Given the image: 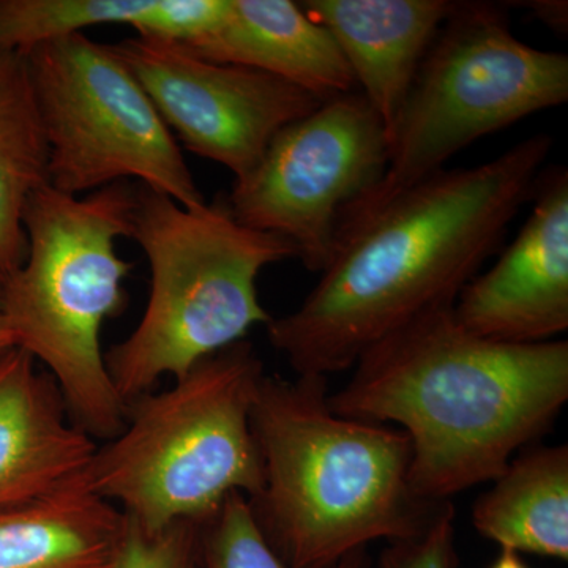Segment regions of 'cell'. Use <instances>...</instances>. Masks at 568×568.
Listing matches in <instances>:
<instances>
[{
	"label": "cell",
	"instance_id": "17",
	"mask_svg": "<svg viewBox=\"0 0 568 568\" xmlns=\"http://www.w3.org/2000/svg\"><path fill=\"white\" fill-rule=\"evenodd\" d=\"M44 136L28 61L0 52V284L24 263V211L37 190L50 185Z\"/></svg>",
	"mask_w": 568,
	"mask_h": 568
},
{
	"label": "cell",
	"instance_id": "5",
	"mask_svg": "<svg viewBox=\"0 0 568 568\" xmlns=\"http://www.w3.org/2000/svg\"><path fill=\"white\" fill-rule=\"evenodd\" d=\"M264 364L252 343L204 358L173 387L125 405V425L97 447L85 477L148 532L204 525L234 493L260 495L263 463L252 429Z\"/></svg>",
	"mask_w": 568,
	"mask_h": 568
},
{
	"label": "cell",
	"instance_id": "22",
	"mask_svg": "<svg viewBox=\"0 0 568 568\" xmlns=\"http://www.w3.org/2000/svg\"><path fill=\"white\" fill-rule=\"evenodd\" d=\"M538 21L548 26L551 31L564 33L568 31V3L566 0H537V2H523Z\"/></svg>",
	"mask_w": 568,
	"mask_h": 568
},
{
	"label": "cell",
	"instance_id": "12",
	"mask_svg": "<svg viewBox=\"0 0 568 568\" xmlns=\"http://www.w3.org/2000/svg\"><path fill=\"white\" fill-rule=\"evenodd\" d=\"M97 447L31 354L11 347L0 355V514L84 474Z\"/></svg>",
	"mask_w": 568,
	"mask_h": 568
},
{
	"label": "cell",
	"instance_id": "4",
	"mask_svg": "<svg viewBox=\"0 0 568 568\" xmlns=\"http://www.w3.org/2000/svg\"><path fill=\"white\" fill-rule=\"evenodd\" d=\"M134 205L129 182L85 196L37 190L24 211V263L0 284L14 347L44 366L71 422L93 440H111L125 425L100 336L129 305L123 282L134 265L119 256L118 241L133 235Z\"/></svg>",
	"mask_w": 568,
	"mask_h": 568
},
{
	"label": "cell",
	"instance_id": "10",
	"mask_svg": "<svg viewBox=\"0 0 568 568\" xmlns=\"http://www.w3.org/2000/svg\"><path fill=\"white\" fill-rule=\"evenodd\" d=\"M111 47L171 133L235 181L260 163L284 126L324 103L264 71L207 61L174 41L138 36Z\"/></svg>",
	"mask_w": 568,
	"mask_h": 568
},
{
	"label": "cell",
	"instance_id": "23",
	"mask_svg": "<svg viewBox=\"0 0 568 568\" xmlns=\"http://www.w3.org/2000/svg\"><path fill=\"white\" fill-rule=\"evenodd\" d=\"M491 568H529L519 558L518 552L510 551V549H500L499 558L493 564Z\"/></svg>",
	"mask_w": 568,
	"mask_h": 568
},
{
	"label": "cell",
	"instance_id": "9",
	"mask_svg": "<svg viewBox=\"0 0 568 568\" xmlns=\"http://www.w3.org/2000/svg\"><path fill=\"white\" fill-rule=\"evenodd\" d=\"M390 142L361 92L334 97L284 126L226 200L239 223L278 235L312 272L334 254L339 220L383 179Z\"/></svg>",
	"mask_w": 568,
	"mask_h": 568
},
{
	"label": "cell",
	"instance_id": "24",
	"mask_svg": "<svg viewBox=\"0 0 568 568\" xmlns=\"http://www.w3.org/2000/svg\"><path fill=\"white\" fill-rule=\"evenodd\" d=\"M14 347L13 336L9 325H7L6 317H3L2 308H0V355Z\"/></svg>",
	"mask_w": 568,
	"mask_h": 568
},
{
	"label": "cell",
	"instance_id": "20",
	"mask_svg": "<svg viewBox=\"0 0 568 568\" xmlns=\"http://www.w3.org/2000/svg\"><path fill=\"white\" fill-rule=\"evenodd\" d=\"M201 532L203 525L193 521L148 532L125 517L115 568H201Z\"/></svg>",
	"mask_w": 568,
	"mask_h": 568
},
{
	"label": "cell",
	"instance_id": "14",
	"mask_svg": "<svg viewBox=\"0 0 568 568\" xmlns=\"http://www.w3.org/2000/svg\"><path fill=\"white\" fill-rule=\"evenodd\" d=\"M183 47L207 61L264 71L323 102L354 92L334 37L291 0H230L223 21Z\"/></svg>",
	"mask_w": 568,
	"mask_h": 568
},
{
	"label": "cell",
	"instance_id": "7",
	"mask_svg": "<svg viewBox=\"0 0 568 568\" xmlns=\"http://www.w3.org/2000/svg\"><path fill=\"white\" fill-rule=\"evenodd\" d=\"M567 100V54L518 40L499 3L455 2L407 95L383 179L347 209L336 239L467 145Z\"/></svg>",
	"mask_w": 568,
	"mask_h": 568
},
{
	"label": "cell",
	"instance_id": "21",
	"mask_svg": "<svg viewBox=\"0 0 568 568\" xmlns=\"http://www.w3.org/2000/svg\"><path fill=\"white\" fill-rule=\"evenodd\" d=\"M454 514L448 503L422 536L392 541L381 556L379 568H457Z\"/></svg>",
	"mask_w": 568,
	"mask_h": 568
},
{
	"label": "cell",
	"instance_id": "6",
	"mask_svg": "<svg viewBox=\"0 0 568 568\" xmlns=\"http://www.w3.org/2000/svg\"><path fill=\"white\" fill-rule=\"evenodd\" d=\"M132 239L151 265V294L136 328L104 353L125 405L267 324L257 278L295 257L290 242L239 223L224 197L183 207L141 183Z\"/></svg>",
	"mask_w": 568,
	"mask_h": 568
},
{
	"label": "cell",
	"instance_id": "11",
	"mask_svg": "<svg viewBox=\"0 0 568 568\" xmlns=\"http://www.w3.org/2000/svg\"><path fill=\"white\" fill-rule=\"evenodd\" d=\"M532 211L496 264L463 287L459 325L507 345L552 342L568 328V171L541 170Z\"/></svg>",
	"mask_w": 568,
	"mask_h": 568
},
{
	"label": "cell",
	"instance_id": "3",
	"mask_svg": "<svg viewBox=\"0 0 568 568\" xmlns=\"http://www.w3.org/2000/svg\"><path fill=\"white\" fill-rule=\"evenodd\" d=\"M252 429L264 484L250 508L287 568H335L372 541L416 538L448 504L410 487L402 429L331 409L327 377L265 375Z\"/></svg>",
	"mask_w": 568,
	"mask_h": 568
},
{
	"label": "cell",
	"instance_id": "2",
	"mask_svg": "<svg viewBox=\"0 0 568 568\" xmlns=\"http://www.w3.org/2000/svg\"><path fill=\"white\" fill-rule=\"evenodd\" d=\"M454 304L369 347L342 390L338 416L399 426L410 487L432 503L496 480L515 452L547 432L568 399V343L507 345L459 325Z\"/></svg>",
	"mask_w": 568,
	"mask_h": 568
},
{
	"label": "cell",
	"instance_id": "8",
	"mask_svg": "<svg viewBox=\"0 0 568 568\" xmlns=\"http://www.w3.org/2000/svg\"><path fill=\"white\" fill-rule=\"evenodd\" d=\"M26 54L50 149V186L81 196L136 179L183 207L207 203L181 148L140 81L85 33Z\"/></svg>",
	"mask_w": 568,
	"mask_h": 568
},
{
	"label": "cell",
	"instance_id": "1",
	"mask_svg": "<svg viewBox=\"0 0 568 568\" xmlns=\"http://www.w3.org/2000/svg\"><path fill=\"white\" fill-rule=\"evenodd\" d=\"M551 149L549 134H534L491 162L439 171L346 227L315 290L265 324L271 345L297 376L327 377L433 306L454 304L499 250Z\"/></svg>",
	"mask_w": 568,
	"mask_h": 568
},
{
	"label": "cell",
	"instance_id": "15",
	"mask_svg": "<svg viewBox=\"0 0 568 568\" xmlns=\"http://www.w3.org/2000/svg\"><path fill=\"white\" fill-rule=\"evenodd\" d=\"M125 517L85 473L0 514V568H115Z\"/></svg>",
	"mask_w": 568,
	"mask_h": 568
},
{
	"label": "cell",
	"instance_id": "18",
	"mask_svg": "<svg viewBox=\"0 0 568 568\" xmlns=\"http://www.w3.org/2000/svg\"><path fill=\"white\" fill-rule=\"evenodd\" d=\"M200 22L193 0H0V52H28L100 24L181 43Z\"/></svg>",
	"mask_w": 568,
	"mask_h": 568
},
{
	"label": "cell",
	"instance_id": "13",
	"mask_svg": "<svg viewBox=\"0 0 568 568\" xmlns=\"http://www.w3.org/2000/svg\"><path fill=\"white\" fill-rule=\"evenodd\" d=\"M301 6L334 37L392 148L417 71L455 2L305 0Z\"/></svg>",
	"mask_w": 568,
	"mask_h": 568
},
{
	"label": "cell",
	"instance_id": "16",
	"mask_svg": "<svg viewBox=\"0 0 568 568\" xmlns=\"http://www.w3.org/2000/svg\"><path fill=\"white\" fill-rule=\"evenodd\" d=\"M473 507V525L500 549L568 559V448L511 459Z\"/></svg>",
	"mask_w": 568,
	"mask_h": 568
},
{
	"label": "cell",
	"instance_id": "19",
	"mask_svg": "<svg viewBox=\"0 0 568 568\" xmlns=\"http://www.w3.org/2000/svg\"><path fill=\"white\" fill-rule=\"evenodd\" d=\"M201 568H287L254 521L248 499L234 493L201 532ZM335 568H368L365 549Z\"/></svg>",
	"mask_w": 568,
	"mask_h": 568
}]
</instances>
